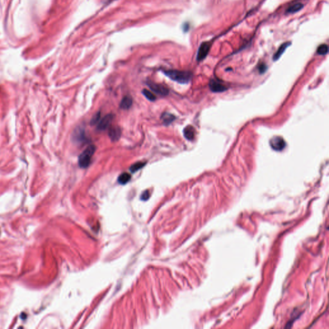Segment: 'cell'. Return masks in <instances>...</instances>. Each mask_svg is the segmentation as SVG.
<instances>
[{"mask_svg":"<svg viewBox=\"0 0 329 329\" xmlns=\"http://www.w3.org/2000/svg\"><path fill=\"white\" fill-rule=\"evenodd\" d=\"M164 73L169 79L180 84H187L192 77V73L187 71L171 70L164 71Z\"/></svg>","mask_w":329,"mask_h":329,"instance_id":"1","label":"cell"},{"mask_svg":"<svg viewBox=\"0 0 329 329\" xmlns=\"http://www.w3.org/2000/svg\"><path fill=\"white\" fill-rule=\"evenodd\" d=\"M96 150V148L93 145L88 146L79 157V165L80 168H87L91 162V158Z\"/></svg>","mask_w":329,"mask_h":329,"instance_id":"2","label":"cell"},{"mask_svg":"<svg viewBox=\"0 0 329 329\" xmlns=\"http://www.w3.org/2000/svg\"><path fill=\"white\" fill-rule=\"evenodd\" d=\"M270 145L273 150L282 151L286 146V143L283 138L280 136H274L270 140Z\"/></svg>","mask_w":329,"mask_h":329,"instance_id":"3","label":"cell"},{"mask_svg":"<svg viewBox=\"0 0 329 329\" xmlns=\"http://www.w3.org/2000/svg\"><path fill=\"white\" fill-rule=\"evenodd\" d=\"M147 85L151 90L159 94L162 95V96H166V95L168 94V89L165 86H163V85L158 84L152 82H148Z\"/></svg>","mask_w":329,"mask_h":329,"instance_id":"4","label":"cell"},{"mask_svg":"<svg viewBox=\"0 0 329 329\" xmlns=\"http://www.w3.org/2000/svg\"><path fill=\"white\" fill-rule=\"evenodd\" d=\"M210 49V43L208 42H204L199 46V48L197 51V60L198 61H201L205 59Z\"/></svg>","mask_w":329,"mask_h":329,"instance_id":"5","label":"cell"},{"mask_svg":"<svg viewBox=\"0 0 329 329\" xmlns=\"http://www.w3.org/2000/svg\"><path fill=\"white\" fill-rule=\"evenodd\" d=\"M209 87L210 90L214 93L224 92L227 90V87L225 85L221 84L220 82L215 80H211L209 83Z\"/></svg>","mask_w":329,"mask_h":329,"instance_id":"6","label":"cell"},{"mask_svg":"<svg viewBox=\"0 0 329 329\" xmlns=\"http://www.w3.org/2000/svg\"><path fill=\"white\" fill-rule=\"evenodd\" d=\"M113 119V115L111 114H107L99 122V125L97 126V129L99 131H104L105 129H107L108 127L111 124L112 120Z\"/></svg>","mask_w":329,"mask_h":329,"instance_id":"7","label":"cell"},{"mask_svg":"<svg viewBox=\"0 0 329 329\" xmlns=\"http://www.w3.org/2000/svg\"><path fill=\"white\" fill-rule=\"evenodd\" d=\"M121 133H122L121 129L118 126L111 127L108 132V134H109L110 139L113 142H116L120 139V138L121 136Z\"/></svg>","mask_w":329,"mask_h":329,"instance_id":"8","label":"cell"},{"mask_svg":"<svg viewBox=\"0 0 329 329\" xmlns=\"http://www.w3.org/2000/svg\"><path fill=\"white\" fill-rule=\"evenodd\" d=\"M183 134L185 138L188 140H193L196 136V130L194 127L192 125H187L183 130Z\"/></svg>","mask_w":329,"mask_h":329,"instance_id":"9","label":"cell"},{"mask_svg":"<svg viewBox=\"0 0 329 329\" xmlns=\"http://www.w3.org/2000/svg\"><path fill=\"white\" fill-rule=\"evenodd\" d=\"M290 45H291V42H284L283 44H282L279 47V48L278 49L277 52L275 53V54L274 55L273 60L274 61H276V60H277L278 59H279L280 57L282 56V55L284 53V51H285V50L287 49Z\"/></svg>","mask_w":329,"mask_h":329,"instance_id":"10","label":"cell"},{"mask_svg":"<svg viewBox=\"0 0 329 329\" xmlns=\"http://www.w3.org/2000/svg\"><path fill=\"white\" fill-rule=\"evenodd\" d=\"M132 104L133 100L131 97L129 96H126L121 101L120 108L123 109H128L131 107Z\"/></svg>","mask_w":329,"mask_h":329,"instance_id":"11","label":"cell"},{"mask_svg":"<svg viewBox=\"0 0 329 329\" xmlns=\"http://www.w3.org/2000/svg\"><path fill=\"white\" fill-rule=\"evenodd\" d=\"M162 119L165 125H169L174 122V120L176 119V117L174 115L171 113H165L162 116Z\"/></svg>","mask_w":329,"mask_h":329,"instance_id":"12","label":"cell"},{"mask_svg":"<svg viewBox=\"0 0 329 329\" xmlns=\"http://www.w3.org/2000/svg\"><path fill=\"white\" fill-rule=\"evenodd\" d=\"M303 7V4L300 3H296V4H294L291 6H290L288 9L287 10H286V12H287V13L288 14H293V13H295V12H297L300 11V10Z\"/></svg>","mask_w":329,"mask_h":329,"instance_id":"13","label":"cell"},{"mask_svg":"<svg viewBox=\"0 0 329 329\" xmlns=\"http://www.w3.org/2000/svg\"><path fill=\"white\" fill-rule=\"evenodd\" d=\"M131 179V175L129 173L123 172L120 174L118 178V181L120 184L125 185L128 183Z\"/></svg>","mask_w":329,"mask_h":329,"instance_id":"14","label":"cell"},{"mask_svg":"<svg viewBox=\"0 0 329 329\" xmlns=\"http://www.w3.org/2000/svg\"><path fill=\"white\" fill-rule=\"evenodd\" d=\"M74 140L77 142H82L84 140V131L79 129L78 131H75L73 136Z\"/></svg>","mask_w":329,"mask_h":329,"instance_id":"15","label":"cell"},{"mask_svg":"<svg viewBox=\"0 0 329 329\" xmlns=\"http://www.w3.org/2000/svg\"><path fill=\"white\" fill-rule=\"evenodd\" d=\"M146 165V163H144V162H137V163H135L134 164H133V165L131 166V168H130V171L131 172L133 173H134L135 172L139 171L140 169L142 168L145 165Z\"/></svg>","mask_w":329,"mask_h":329,"instance_id":"16","label":"cell"},{"mask_svg":"<svg viewBox=\"0 0 329 329\" xmlns=\"http://www.w3.org/2000/svg\"><path fill=\"white\" fill-rule=\"evenodd\" d=\"M328 47L325 44L321 45L320 46H318L317 49V53L318 54L321 55V56L326 55L328 53Z\"/></svg>","mask_w":329,"mask_h":329,"instance_id":"17","label":"cell"},{"mask_svg":"<svg viewBox=\"0 0 329 329\" xmlns=\"http://www.w3.org/2000/svg\"><path fill=\"white\" fill-rule=\"evenodd\" d=\"M142 93H143L144 96L148 100H149L151 101H154L156 99V97H155V95H154V94H152V92L150 91H148V90L145 89V90H143Z\"/></svg>","mask_w":329,"mask_h":329,"instance_id":"18","label":"cell"},{"mask_svg":"<svg viewBox=\"0 0 329 329\" xmlns=\"http://www.w3.org/2000/svg\"><path fill=\"white\" fill-rule=\"evenodd\" d=\"M100 118V112H98L97 113L95 114L93 116V117L92 118L91 121V124L93 125V124H95L96 123H97V122L99 121Z\"/></svg>","mask_w":329,"mask_h":329,"instance_id":"19","label":"cell"},{"mask_svg":"<svg viewBox=\"0 0 329 329\" xmlns=\"http://www.w3.org/2000/svg\"><path fill=\"white\" fill-rule=\"evenodd\" d=\"M259 70L260 73H264L265 71H266L267 70V66L266 65V64H264V63L260 64L259 66Z\"/></svg>","mask_w":329,"mask_h":329,"instance_id":"20","label":"cell"},{"mask_svg":"<svg viewBox=\"0 0 329 329\" xmlns=\"http://www.w3.org/2000/svg\"><path fill=\"white\" fill-rule=\"evenodd\" d=\"M149 196H150L149 192H148V191L147 190V191H145V192H144L143 193L142 197L143 199H145H145H147L148 197H149Z\"/></svg>","mask_w":329,"mask_h":329,"instance_id":"21","label":"cell"},{"mask_svg":"<svg viewBox=\"0 0 329 329\" xmlns=\"http://www.w3.org/2000/svg\"><path fill=\"white\" fill-rule=\"evenodd\" d=\"M110 1H111V0H110Z\"/></svg>","mask_w":329,"mask_h":329,"instance_id":"22","label":"cell"}]
</instances>
